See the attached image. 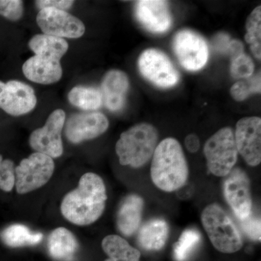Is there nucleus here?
<instances>
[{
	"instance_id": "nucleus-16",
	"label": "nucleus",
	"mask_w": 261,
	"mask_h": 261,
	"mask_svg": "<svg viewBox=\"0 0 261 261\" xmlns=\"http://www.w3.org/2000/svg\"><path fill=\"white\" fill-rule=\"evenodd\" d=\"M129 80L124 72L119 70L108 71L101 84L102 102L111 111H119L124 107Z\"/></svg>"
},
{
	"instance_id": "nucleus-7",
	"label": "nucleus",
	"mask_w": 261,
	"mask_h": 261,
	"mask_svg": "<svg viewBox=\"0 0 261 261\" xmlns=\"http://www.w3.org/2000/svg\"><path fill=\"white\" fill-rule=\"evenodd\" d=\"M138 67L144 78L161 88H171L179 82V73L172 62L159 49L144 51L139 58Z\"/></svg>"
},
{
	"instance_id": "nucleus-29",
	"label": "nucleus",
	"mask_w": 261,
	"mask_h": 261,
	"mask_svg": "<svg viewBox=\"0 0 261 261\" xmlns=\"http://www.w3.org/2000/svg\"><path fill=\"white\" fill-rule=\"evenodd\" d=\"M15 165L9 159L3 160L0 165V190L10 192L15 186Z\"/></svg>"
},
{
	"instance_id": "nucleus-11",
	"label": "nucleus",
	"mask_w": 261,
	"mask_h": 261,
	"mask_svg": "<svg viewBox=\"0 0 261 261\" xmlns=\"http://www.w3.org/2000/svg\"><path fill=\"white\" fill-rule=\"evenodd\" d=\"M37 22L44 34L62 39H76L82 37L85 32L83 22L64 10L53 8L40 10Z\"/></svg>"
},
{
	"instance_id": "nucleus-30",
	"label": "nucleus",
	"mask_w": 261,
	"mask_h": 261,
	"mask_svg": "<svg viewBox=\"0 0 261 261\" xmlns=\"http://www.w3.org/2000/svg\"><path fill=\"white\" fill-rule=\"evenodd\" d=\"M23 3L20 0H0V15L13 21L21 18Z\"/></svg>"
},
{
	"instance_id": "nucleus-10",
	"label": "nucleus",
	"mask_w": 261,
	"mask_h": 261,
	"mask_svg": "<svg viewBox=\"0 0 261 261\" xmlns=\"http://www.w3.org/2000/svg\"><path fill=\"white\" fill-rule=\"evenodd\" d=\"M224 195L233 214L240 220L252 214L251 187L248 176L240 168H233L225 177Z\"/></svg>"
},
{
	"instance_id": "nucleus-26",
	"label": "nucleus",
	"mask_w": 261,
	"mask_h": 261,
	"mask_svg": "<svg viewBox=\"0 0 261 261\" xmlns=\"http://www.w3.org/2000/svg\"><path fill=\"white\" fill-rule=\"evenodd\" d=\"M247 33L245 36L246 42L250 46L253 56L261 59V7H256L247 18Z\"/></svg>"
},
{
	"instance_id": "nucleus-21",
	"label": "nucleus",
	"mask_w": 261,
	"mask_h": 261,
	"mask_svg": "<svg viewBox=\"0 0 261 261\" xmlns=\"http://www.w3.org/2000/svg\"><path fill=\"white\" fill-rule=\"evenodd\" d=\"M29 47L36 56L49 57L61 61L68 49V44L64 39L47 34H37L29 43Z\"/></svg>"
},
{
	"instance_id": "nucleus-36",
	"label": "nucleus",
	"mask_w": 261,
	"mask_h": 261,
	"mask_svg": "<svg viewBox=\"0 0 261 261\" xmlns=\"http://www.w3.org/2000/svg\"><path fill=\"white\" fill-rule=\"evenodd\" d=\"M3 156L0 155V165H1L2 162H3Z\"/></svg>"
},
{
	"instance_id": "nucleus-20",
	"label": "nucleus",
	"mask_w": 261,
	"mask_h": 261,
	"mask_svg": "<svg viewBox=\"0 0 261 261\" xmlns=\"http://www.w3.org/2000/svg\"><path fill=\"white\" fill-rule=\"evenodd\" d=\"M169 232L167 223L163 219H153L141 227L138 242L147 250H159L166 245Z\"/></svg>"
},
{
	"instance_id": "nucleus-31",
	"label": "nucleus",
	"mask_w": 261,
	"mask_h": 261,
	"mask_svg": "<svg viewBox=\"0 0 261 261\" xmlns=\"http://www.w3.org/2000/svg\"><path fill=\"white\" fill-rule=\"evenodd\" d=\"M240 226L248 238L260 241V219L250 214L247 219L240 220Z\"/></svg>"
},
{
	"instance_id": "nucleus-6",
	"label": "nucleus",
	"mask_w": 261,
	"mask_h": 261,
	"mask_svg": "<svg viewBox=\"0 0 261 261\" xmlns=\"http://www.w3.org/2000/svg\"><path fill=\"white\" fill-rule=\"evenodd\" d=\"M54 170V161L47 154L36 152L22 160L15 168L17 192L27 194L44 186L50 179Z\"/></svg>"
},
{
	"instance_id": "nucleus-2",
	"label": "nucleus",
	"mask_w": 261,
	"mask_h": 261,
	"mask_svg": "<svg viewBox=\"0 0 261 261\" xmlns=\"http://www.w3.org/2000/svg\"><path fill=\"white\" fill-rule=\"evenodd\" d=\"M151 178L158 188L171 192L185 186L189 177V167L179 142L168 137L161 141L152 156Z\"/></svg>"
},
{
	"instance_id": "nucleus-9",
	"label": "nucleus",
	"mask_w": 261,
	"mask_h": 261,
	"mask_svg": "<svg viewBox=\"0 0 261 261\" xmlns=\"http://www.w3.org/2000/svg\"><path fill=\"white\" fill-rule=\"evenodd\" d=\"M65 121V113L63 110L51 113L44 126L32 132L29 138L31 147L53 159L61 157L63 152L61 134Z\"/></svg>"
},
{
	"instance_id": "nucleus-27",
	"label": "nucleus",
	"mask_w": 261,
	"mask_h": 261,
	"mask_svg": "<svg viewBox=\"0 0 261 261\" xmlns=\"http://www.w3.org/2000/svg\"><path fill=\"white\" fill-rule=\"evenodd\" d=\"M261 92L260 72L252 75L250 78L236 82L230 89L231 97L236 101L241 102L250 97L252 94Z\"/></svg>"
},
{
	"instance_id": "nucleus-13",
	"label": "nucleus",
	"mask_w": 261,
	"mask_h": 261,
	"mask_svg": "<svg viewBox=\"0 0 261 261\" xmlns=\"http://www.w3.org/2000/svg\"><path fill=\"white\" fill-rule=\"evenodd\" d=\"M109 121L101 113H80L70 117L65 125V135L72 143L92 140L107 130Z\"/></svg>"
},
{
	"instance_id": "nucleus-3",
	"label": "nucleus",
	"mask_w": 261,
	"mask_h": 261,
	"mask_svg": "<svg viewBox=\"0 0 261 261\" xmlns=\"http://www.w3.org/2000/svg\"><path fill=\"white\" fill-rule=\"evenodd\" d=\"M159 138V132L149 123H138L130 127L121 134L116 143L120 163L135 168L145 166L153 156Z\"/></svg>"
},
{
	"instance_id": "nucleus-14",
	"label": "nucleus",
	"mask_w": 261,
	"mask_h": 261,
	"mask_svg": "<svg viewBox=\"0 0 261 261\" xmlns=\"http://www.w3.org/2000/svg\"><path fill=\"white\" fill-rule=\"evenodd\" d=\"M37 99L34 89L28 84L16 80L5 84L0 108L13 116L27 114L37 106Z\"/></svg>"
},
{
	"instance_id": "nucleus-19",
	"label": "nucleus",
	"mask_w": 261,
	"mask_h": 261,
	"mask_svg": "<svg viewBox=\"0 0 261 261\" xmlns=\"http://www.w3.org/2000/svg\"><path fill=\"white\" fill-rule=\"evenodd\" d=\"M47 249L49 255L55 260L72 261L78 251L79 244L69 230L60 227L49 234Z\"/></svg>"
},
{
	"instance_id": "nucleus-12",
	"label": "nucleus",
	"mask_w": 261,
	"mask_h": 261,
	"mask_svg": "<svg viewBox=\"0 0 261 261\" xmlns=\"http://www.w3.org/2000/svg\"><path fill=\"white\" fill-rule=\"evenodd\" d=\"M238 153L250 166L261 162V119L259 117H246L237 123L234 135Z\"/></svg>"
},
{
	"instance_id": "nucleus-23",
	"label": "nucleus",
	"mask_w": 261,
	"mask_h": 261,
	"mask_svg": "<svg viewBox=\"0 0 261 261\" xmlns=\"http://www.w3.org/2000/svg\"><path fill=\"white\" fill-rule=\"evenodd\" d=\"M0 238L7 246L19 247L40 243L43 239V234L32 232L24 225L13 224L5 228L2 231Z\"/></svg>"
},
{
	"instance_id": "nucleus-1",
	"label": "nucleus",
	"mask_w": 261,
	"mask_h": 261,
	"mask_svg": "<svg viewBox=\"0 0 261 261\" xmlns=\"http://www.w3.org/2000/svg\"><path fill=\"white\" fill-rule=\"evenodd\" d=\"M107 193L104 181L96 173H87L80 178L77 188L67 194L62 201L63 216L79 226L93 224L106 207Z\"/></svg>"
},
{
	"instance_id": "nucleus-18",
	"label": "nucleus",
	"mask_w": 261,
	"mask_h": 261,
	"mask_svg": "<svg viewBox=\"0 0 261 261\" xmlns=\"http://www.w3.org/2000/svg\"><path fill=\"white\" fill-rule=\"evenodd\" d=\"M143 206V199L137 195L127 196L122 201L117 214V226L125 236H132L138 230Z\"/></svg>"
},
{
	"instance_id": "nucleus-24",
	"label": "nucleus",
	"mask_w": 261,
	"mask_h": 261,
	"mask_svg": "<svg viewBox=\"0 0 261 261\" xmlns=\"http://www.w3.org/2000/svg\"><path fill=\"white\" fill-rule=\"evenodd\" d=\"M68 100L73 106L84 111H95L103 105L100 90L84 86L72 89L68 94Z\"/></svg>"
},
{
	"instance_id": "nucleus-8",
	"label": "nucleus",
	"mask_w": 261,
	"mask_h": 261,
	"mask_svg": "<svg viewBox=\"0 0 261 261\" xmlns=\"http://www.w3.org/2000/svg\"><path fill=\"white\" fill-rule=\"evenodd\" d=\"M173 49L181 66L190 71L200 70L208 59V47L205 39L187 29L175 35Z\"/></svg>"
},
{
	"instance_id": "nucleus-28",
	"label": "nucleus",
	"mask_w": 261,
	"mask_h": 261,
	"mask_svg": "<svg viewBox=\"0 0 261 261\" xmlns=\"http://www.w3.org/2000/svg\"><path fill=\"white\" fill-rule=\"evenodd\" d=\"M255 65L252 58L245 53L231 58L230 73L236 80H245L253 75Z\"/></svg>"
},
{
	"instance_id": "nucleus-25",
	"label": "nucleus",
	"mask_w": 261,
	"mask_h": 261,
	"mask_svg": "<svg viewBox=\"0 0 261 261\" xmlns=\"http://www.w3.org/2000/svg\"><path fill=\"white\" fill-rule=\"evenodd\" d=\"M201 241L200 233L195 228H188L173 245V255L176 261H187L195 252Z\"/></svg>"
},
{
	"instance_id": "nucleus-32",
	"label": "nucleus",
	"mask_w": 261,
	"mask_h": 261,
	"mask_svg": "<svg viewBox=\"0 0 261 261\" xmlns=\"http://www.w3.org/2000/svg\"><path fill=\"white\" fill-rule=\"evenodd\" d=\"M74 1L70 0H40L36 2V5L39 9L53 8V9L65 10L73 6Z\"/></svg>"
},
{
	"instance_id": "nucleus-33",
	"label": "nucleus",
	"mask_w": 261,
	"mask_h": 261,
	"mask_svg": "<svg viewBox=\"0 0 261 261\" xmlns=\"http://www.w3.org/2000/svg\"><path fill=\"white\" fill-rule=\"evenodd\" d=\"M231 41L227 34H219L214 38V44L217 50L228 53Z\"/></svg>"
},
{
	"instance_id": "nucleus-35",
	"label": "nucleus",
	"mask_w": 261,
	"mask_h": 261,
	"mask_svg": "<svg viewBox=\"0 0 261 261\" xmlns=\"http://www.w3.org/2000/svg\"><path fill=\"white\" fill-rule=\"evenodd\" d=\"M5 89V83L0 81V103H1L2 97H3V93Z\"/></svg>"
},
{
	"instance_id": "nucleus-17",
	"label": "nucleus",
	"mask_w": 261,
	"mask_h": 261,
	"mask_svg": "<svg viewBox=\"0 0 261 261\" xmlns=\"http://www.w3.org/2000/svg\"><path fill=\"white\" fill-rule=\"evenodd\" d=\"M23 72L28 80L40 84L56 83L63 75L60 61L36 55L25 62Z\"/></svg>"
},
{
	"instance_id": "nucleus-22",
	"label": "nucleus",
	"mask_w": 261,
	"mask_h": 261,
	"mask_svg": "<svg viewBox=\"0 0 261 261\" xmlns=\"http://www.w3.org/2000/svg\"><path fill=\"white\" fill-rule=\"evenodd\" d=\"M102 247L108 256L105 261H140V252L118 235L105 238Z\"/></svg>"
},
{
	"instance_id": "nucleus-15",
	"label": "nucleus",
	"mask_w": 261,
	"mask_h": 261,
	"mask_svg": "<svg viewBox=\"0 0 261 261\" xmlns=\"http://www.w3.org/2000/svg\"><path fill=\"white\" fill-rule=\"evenodd\" d=\"M135 14L137 20L146 29L155 34L167 32L172 25V17L166 1H137Z\"/></svg>"
},
{
	"instance_id": "nucleus-4",
	"label": "nucleus",
	"mask_w": 261,
	"mask_h": 261,
	"mask_svg": "<svg viewBox=\"0 0 261 261\" xmlns=\"http://www.w3.org/2000/svg\"><path fill=\"white\" fill-rule=\"evenodd\" d=\"M201 221L211 243L219 251L233 253L243 247L241 233L221 206L215 203L206 206Z\"/></svg>"
},
{
	"instance_id": "nucleus-5",
	"label": "nucleus",
	"mask_w": 261,
	"mask_h": 261,
	"mask_svg": "<svg viewBox=\"0 0 261 261\" xmlns=\"http://www.w3.org/2000/svg\"><path fill=\"white\" fill-rule=\"evenodd\" d=\"M204 154L210 172L226 177L234 167L238 157L232 128L224 127L211 136L204 145Z\"/></svg>"
},
{
	"instance_id": "nucleus-34",
	"label": "nucleus",
	"mask_w": 261,
	"mask_h": 261,
	"mask_svg": "<svg viewBox=\"0 0 261 261\" xmlns=\"http://www.w3.org/2000/svg\"><path fill=\"white\" fill-rule=\"evenodd\" d=\"M185 145L187 150L190 151L192 153H195L200 149V139L195 134H190L185 138Z\"/></svg>"
}]
</instances>
